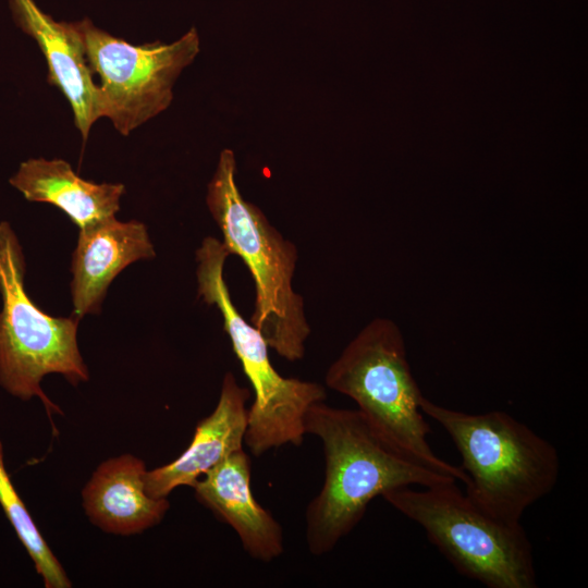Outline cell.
Returning a JSON list of instances; mask_svg holds the SVG:
<instances>
[{
    "mask_svg": "<svg viewBox=\"0 0 588 588\" xmlns=\"http://www.w3.org/2000/svg\"><path fill=\"white\" fill-rule=\"evenodd\" d=\"M305 430L321 440L326 460L322 489L306 510V542L314 555L330 552L385 491L456 481L394 450L357 409L316 403L306 413Z\"/></svg>",
    "mask_w": 588,
    "mask_h": 588,
    "instance_id": "1",
    "label": "cell"
},
{
    "mask_svg": "<svg viewBox=\"0 0 588 588\" xmlns=\"http://www.w3.org/2000/svg\"><path fill=\"white\" fill-rule=\"evenodd\" d=\"M421 412L450 436L467 475V497L498 518L520 522L525 511L549 494L560 474L556 449L502 411L468 414L426 399Z\"/></svg>",
    "mask_w": 588,
    "mask_h": 588,
    "instance_id": "2",
    "label": "cell"
},
{
    "mask_svg": "<svg viewBox=\"0 0 588 588\" xmlns=\"http://www.w3.org/2000/svg\"><path fill=\"white\" fill-rule=\"evenodd\" d=\"M233 150L223 149L208 184L207 207L229 254L240 256L255 283L252 324L269 348L295 362L305 355L310 327L303 297L293 289L296 246L269 222L256 205L244 199L236 181Z\"/></svg>",
    "mask_w": 588,
    "mask_h": 588,
    "instance_id": "3",
    "label": "cell"
},
{
    "mask_svg": "<svg viewBox=\"0 0 588 588\" xmlns=\"http://www.w3.org/2000/svg\"><path fill=\"white\" fill-rule=\"evenodd\" d=\"M326 384L357 404L369 427L390 446L445 476L468 481L464 470L430 448L424 395L413 376L403 334L387 318L369 321L327 370Z\"/></svg>",
    "mask_w": 588,
    "mask_h": 588,
    "instance_id": "4",
    "label": "cell"
},
{
    "mask_svg": "<svg viewBox=\"0 0 588 588\" xmlns=\"http://www.w3.org/2000/svg\"><path fill=\"white\" fill-rule=\"evenodd\" d=\"M389 504L419 525L464 576L489 588H535L531 542L520 522L481 510L453 482L385 491Z\"/></svg>",
    "mask_w": 588,
    "mask_h": 588,
    "instance_id": "5",
    "label": "cell"
},
{
    "mask_svg": "<svg viewBox=\"0 0 588 588\" xmlns=\"http://www.w3.org/2000/svg\"><path fill=\"white\" fill-rule=\"evenodd\" d=\"M229 256L222 241L210 236L203 241L196 252L197 293L220 310L224 331L254 390L244 442L255 456L289 443L298 446L307 434L306 413L324 401L326 390L317 382L284 378L273 368L266 340L231 299L223 274Z\"/></svg>",
    "mask_w": 588,
    "mask_h": 588,
    "instance_id": "6",
    "label": "cell"
},
{
    "mask_svg": "<svg viewBox=\"0 0 588 588\" xmlns=\"http://www.w3.org/2000/svg\"><path fill=\"white\" fill-rule=\"evenodd\" d=\"M25 261L16 235L0 222V384L27 401L39 397L53 433V414H62L40 388L49 373L62 375L71 384L88 380L77 345L76 318H56L42 311L24 287Z\"/></svg>",
    "mask_w": 588,
    "mask_h": 588,
    "instance_id": "7",
    "label": "cell"
},
{
    "mask_svg": "<svg viewBox=\"0 0 588 588\" xmlns=\"http://www.w3.org/2000/svg\"><path fill=\"white\" fill-rule=\"evenodd\" d=\"M75 25L89 69L100 78L101 118L124 136L170 106L176 78L199 52L195 27L171 44L132 45L89 19Z\"/></svg>",
    "mask_w": 588,
    "mask_h": 588,
    "instance_id": "8",
    "label": "cell"
},
{
    "mask_svg": "<svg viewBox=\"0 0 588 588\" xmlns=\"http://www.w3.org/2000/svg\"><path fill=\"white\" fill-rule=\"evenodd\" d=\"M16 25L34 38L45 56L50 85L69 101L84 140L101 118L100 93L93 79L75 22L56 21L34 0H9Z\"/></svg>",
    "mask_w": 588,
    "mask_h": 588,
    "instance_id": "9",
    "label": "cell"
},
{
    "mask_svg": "<svg viewBox=\"0 0 588 588\" xmlns=\"http://www.w3.org/2000/svg\"><path fill=\"white\" fill-rule=\"evenodd\" d=\"M248 399V389L241 387L232 372H226L216 408L197 424L187 449L169 464L146 471V492L160 499L180 486L193 487L200 476L242 450Z\"/></svg>",
    "mask_w": 588,
    "mask_h": 588,
    "instance_id": "10",
    "label": "cell"
},
{
    "mask_svg": "<svg viewBox=\"0 0 588 588\" xmlns=\"http://www.w3.org/2000/svg\"><path fill=\"white\" fill-rule=\"evenodd\" d=\"M152 257L155 249L142 222L111 217L79 230L71 269L72 317L79 320L98 313L112 280L130 264Z\"/></svg>",
    "mask_w": 588,
    "mask_h": 588,
    "instance_id": "11",
    "label": "cell"
},
{
    "mask_svg": "<svg viewBox=\"0 0 588 588\" xmlns=\"http://www.w3.org/2000/svg\"><path fill=\"white\" fill-rule=\"evenodd\" d=\"M192 488L201 504L236 531L252 558L270 562L281 555L282 528L253 495L250 460L243 449L212 467Z\"/></svg>",
    "mask_w": 588,
    "mask_h": 588,
    "instance_id": "12",
    "label": "cell"
},
{
    "mask_svg": "<svg viewBox=\"0 0 588 588\" xmlns=\"http://www.w3.org/2000/svg\"><path fill=\"white\" fill-rule=\"evenodd\" d=\"M144 461L122 454L95 469L82 490L83 507L90 522L106 532L139 534L164 517L167 498H152L145 490Z\"/></svg>",
    "mask_w": 588,
    "mask_h": 588,
    "instance_id": "13",
    "label": "cell"
},
{
    "mask_svg": "<svg viewBox=\"0 0 588 588\" xmlns=\"http://www.w3.org/2000/svg\"><path fill=\"white\" fill-rule=\"evenodd\" d=\"M10 183L27 200L61 209L79 230L114 217L124 193L122 184H97L79 177L62 159L22 162Z\"/></svg>",
    "mask_w": 588,
    "mask_h": 588,
    "instance_id": "14",
    "label": "cell"
},
{
    "mask_svg": "<svg viewBox=\"0 0 588 588\" xmlns=\"http://www.w3.org/2000/svg\"><path fill=\"white\" fill-rule=\"evenodd\" d=\"M0 505L14 528L16 536L42 577L46 588H70L65 571L52 553L29 512L16 492L5 469L3 448L0 441Z\"/></svg>",
    "mask_w": 588,
    "mask_h": 588,
    "instance_id": "15",
    "label": "cell"
}]
</instances>
